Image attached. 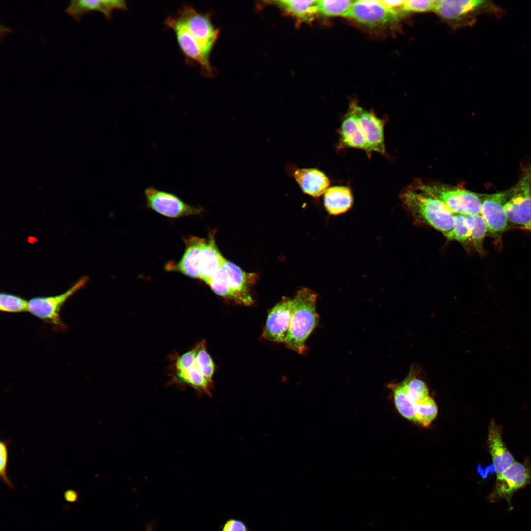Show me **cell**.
Segmentation results:
<instances>
[{
	"label": "cell",
	"instance_id": "28",
	"mask_svg": "<svg viewBox=\"0 0 531 531\" xmlns=\"http://www.w3.org/2000/svg\"><path fill=\"white\" fill-rule=\"evenodd\" d=\"M416 418L417 422L427 427L436 418L438 409L434 400L429 397L427 399L415 402Z\"/></svg>",
	"mask_w": 531,
	"mask_h": 531
},
{
	"label": "cell",
	"instance_id": "3",
	"mask_svg": "<svg viewBox=\"0 0 531 531\" xmlns=\"http://www.w3.org/2000/svg\"><path fill=\"white\" fill-rule=\"evenodd\" d=\"M412 188L440 201L455 214L476 215L481 214L483 194L461 186L425 183L416 181Z\"/></svg>",
	"mask_w": 531,
	"mask_h": 531
},
{
	"label": "cell",
	"instance_id": "13",
	"mask_svg": "<svg viewBox=\"0 0 531 531\" xmlns=\"http://www.w3.org/2000/svg\"><path fill=\"white\" fill-rule=\"evenodd\" d=\"M165 25L174 33L180 51L186 60L189 63H197L205 73L210 75L212 69L209 58L203 53L177 17L174 14L169 16L165 21Z\"/></svg>",
	"mask_w": 531,
	"mask_h": 531
},
{
	"label": "cell",
	"instance_id": "15",
	"mask_svg": "<svg viewBox=\"0 0 531 531\" xmlns=\"http://www.w3.org/2000/svg\"><path fill=\"white\" fill-rule=\"evenodd\" d=\"M292 307V299L284 298L270 310L262 333L264 339L284 343L290 328Z\"/></svg>",
	"mask_w": 531,
	"mask_h": 531
},
{
	"label": "cell",
	"instance_id": "34",
	"mask_svg": "<svg viewBox=\"0 0 531 531\" xmlns=\"http://www.w3.org/2000/svg\"><path fill=\"white\" fill-rule=\"evenodd\" d=\"M219 531H251L247 524L236 518L227 519L219 527Z\"/></svg>",
	"mask_w": 531,
	"mask_h": 531
},
{
	"label": "cell",
	"instance_id": "25",
	"mask_svg": "<svg viewBox=\"0 0 531 531\" xmlns=\"http://www.w3.org/2000/svg\"><path fill=\"white\" fill-rule=\"evenodd\" d=\"M393 394L394 402L399 413L407 419L416 421L415 402L408 396L403 383L390 384Z\"/></svg>",
	"mask_w": 531,
	"mask_h": 531
},
{
	"label": "cell",
	"instance_id": "31",
	"mask_svg": "<svg viewBox=\"0 0 531 531\" xmlns=\"http://www.w3.org/2000/svg\"><path fill=\"white\" fill-rule=\"evenodd\" d=\"M487 233V225L482 215L481 214L474 215L471 243L472 247L480 254L484 251V239Z\"/></svg>",
	"mask_w": 531,
	"mask_h": 531
},
{
	"label": "cell",
	"instance_id": "9",
	"mask_svg": "<svg viewBox=\"0 0 531 531\" xmlns=\"http://www.w3.org/2000/svg\"><path fill=\"white\" fill-rule=\"evenodd\" d=\"M144 196L147 206L164 216L178 218L202 213V208L186 203L176 194L153 186L146 188Z\"/></svg>",
	"mask_w": 531,
	"mask_h": 531
},
{
	"label": "cell",
	"instance_id": "37",
	"mask_svg": "<svg viewBox=\"0 0 531 531\" xmlns=\"http://www.w3.org/2000/svg\"><path fill=\"white\" fill-rule=\"evenodd\" d=\"M477 471L478 473L483 479H486L489 474L486 467L485 468H483L481 467V465L480 464H479L477 467Z\"/></svg>",
	"mask_w": 531,
	"mask_h": 531
},
{
	"label": "cell",
	"instance_id": "38",
	"mask_svg": "<svg viewBox=\"0 0 531 531\" xmlns=\"http://www.w3.org/2000/svg\"><path fill=\"white\" fill-rule=\"evenodd\" d=\"M521 229H522L523 230H526L531 231V222L530 223H529L528 224H527V225L524 226V227H522Z\"/></svg>",
	"mask_w": 531,
	"mask_h": 531
},
{
	"label": "cell",
	"instance_id": "36",
	"mask_svg": "<svg viewBox=\"0 0 531 531\" xmlns=\"http://www.w3.org/2000/svg\"><path fill=\"white\" fill-rule=\"evenodd\" d=\"M64 498L68 502L75 503L79 499V494L73 489H68L64 493Z\"/></svg>",
	"mask_w": 531,
	"mask_h": 531
},
{
	"label": "cell",
	"instance_id": "30",
	"mask_svg": "<svg viewBox=\"0 0 531 531\" xmlns=\"http://www.w3.org/2000/svg\"><path fill=\"white\" fill-rule=\"evenodd\" d=\"M409 398L414 402L423 401L429 397V392L425 383L421 379L413 377L403 381Z\"/></svg>",
	"mask_w": 531,
	"mask_h": 531
},
{
	"label": "cell",
	"instance_id": "6",
	"mask_svg": "<svg viewBox=\"0 0 531 531\" xmlns=\"http://www.w3.org/2000/svg\"><path fill=\"white\" fill-rule=\"evenodd\" d=\"M89 279L88 276H82L68 290L59 295L30 299L29 301V312L50 324L55 330H66L67 327L60 317L61 309L74 294L86 286Z\"/></svg>",
	"mask_w": 531,
	"mask_h": 531
},
{
	"label": "cell",
	"instance_id": "5",
	"mask_svg": "<svg viewBox=\"0 0 531 531\" xmlns=\"http://www.w3.org/2000/svg\"><path fill=\"white\" fill-rule=\"evenodd\" d=\"M197 345L182 354L171 355L168 368L170 385L189 386L201 393L211 394L212 384L203 375L196 359Z\"/></svg>",
	"mask_w": 531,
	"mask_h": 531
},
{
	"label": "cell",
	"instance_id": "10",
	"mask_svg": "<svg viewBox=\"0 0 531 531\" xmlns=\"http://www.w3.org/2000/svg\"><path fill=\"white\" fill-rule=\"evenodd\" d=\"M496 9L486 0H437L434 11L450 23L460 25L472 21L473 17L481 12Z\"/></svg>",
	"mask_w": 531,
	"mask_h": 531
},
{
	"label": "cell",
	"instance_id": "27",
	"mask_svg": "<svg viewBox=\"0 0 531 531\" xmlns=\"http://www.w3.org/2000/svg\"><path fill=\"white\" fill-rule=\"evenodd\" d=\"M0 310L1 312L11 313L29 312V301L17 295L1 292Z\"/></svg>",
	"mask_w": 531,
	"mask_h": 531
},
{
	"label": "cell",
	"instance_id": "29",
	"mask_svg": "<svg viewBox=\"0 0 531 531\" xmlns=\"http://www.w3.org/2000/svg\"><path fill=\"white\" fill-rule=\"evenodd\" d=\"M196 361L204 377L211 384L215 371L213 360L207 351L204 340L197 344Z\"/></svg>",
	"mask_w": 531,
	"mask_h": 531
},
{
	"label": "cell",
	"instance_id": "17",
	"mask_svg": "<svg viewBox=\"0 0 531 531\" xmlns=\"http://www.w3.org/2000/svg\"><path fill=\"white\" fill-rule=\"evenodd\" d=\"M286 171L288 176L296 181L303 193L312 197H320L329 187L328 177L318 169L301 168L288 163Z\"/></svg>",
	"mask_w": 531,
	"mask_h": 531
},
{
	"label": "cell",
	"instance_id": "33",
	"mask_svg": "<svg viewBox=\"0 0 531 531\" xmlns=\"http://www.w3.org/2000/svg\"><path fill=\"white\" fill-rule=\"evenodd\" d=\"M437 0H405L401 9L402 14L412 12H426L434 11Z\"/></svg>",
	"mask_w": 531,
	"mask_h": 531
},
{
	"label": "cell",
	"instance_id": "16",
	"mask_svg": "<svg viewBox=\"0 0 531 531\" xmlns=\"http://www.w3.org/2000/svg\"><path fill=\"white\" fill-rule=\"evenodd\" d=\"M355 116L371 154L373 151L384 155V122L374 113L353 103Z\"/></svg>",
	"mask_w": 531,
	"mask_h": 531
},
{
	"label": "cell",
	"instance_id": "26",
	"mask_svg": "<svg viewBox=\"0 0 531 531\" xmlns=\"http://www.w3.org/2000/svg\"><path fill=\"white\" fill-rule=\"evenodd\" d=\"M354 0H317L319 14L326 17H347Z\"/></svg>",
	"mask_w": 531,
	"mask_h": 531
},
{
	"label": "cell",
	"instance_id": "24",
	"mask_svg": "<svg viewBox=\"0 0 531 531\" xmlns=\"http://www.w3.org/2000/svg\"><path fill=\"white\" fill-rule=\"evenodd\" d=\"M474 215L455 214L453 228L444 234L450 240L456 241L465 248L472 246L471 236L473 230Z\"/></svg>",
	"mask_w": 531,
	"mask_h": 531
},
{
	"label": "cell",
	"instance_id": "19",
	"mask_svg": "<svg viewBox=\"0 0 531 531\" xmlns=\"http://www.w3.org/2000/svg\"><path fill=\"white\" fill-rule=\"evenodd\" d=\"M339 147L362 150L368 157L371 156V154L357 121L353 103L342 119L339 129Z\"/></svg>",
	"mask_w": 531,
	"mask_h": 531
},
{
	"label": "cell",
	"instance_id": "8",
	"mask_svg": "<svg viewBox=\"0 0 531 531\" xmlns=\"http://www.w3.org/2000/svg\"><path fill=\"white\" fill-rule=\"evenodd\" d=\"M174 14L203 53L209 58L219 31L213 26L209 16L185 4Z\"/></svg>",
	"mask_w": 531,
	"mask_h": 531
},
{
	"label": "cell",
	"instance_id": "11",
	"mask_svg": "<svg viewBox=\"0 0 531 531\" xmlns=\"http://www.w3.org/2000/svg\"><path fill=\"white\" fill-rule=\"evenodd\" d=\"M402 15L387 8L380 0H366L354 1L346 17L363 25L376 28L393 23Z\"/></svg>",
	"mask_w": 531,
	"mask_h": 531
},
{
	"label": "cell",
	"instance_id": "14",
	"mask_svg": "<svg viewBox=\"0 0 531 531\" xmlns=\"http://www.w3.org/2000/svg\"><path fill=\"white\" fill-rule=\"evenodd\" d=\"M531 482L530 465L514 461L504 472L497 475L493 498H505L510 501L512 494Z\"/></svg>",
	"mask_w": 531,
	"mask_h": 531
},
{
	"label": "cell",
	"instance_id": "4",
	"mask_svg": "<svg viewBox=\"0 0 531 531\" xmlns=\"http://www.w3.org/2000/svg\"><path fill=\"white\" fill-rule=\"evenodd\" d=\"M254 276L226 260L222 267L213 276L208 285L217 295L236 303L250 306L253 303L250 285Z\"/></svg>",
	"mask_w": 531,
	"mask_h": 531
},
{
	"label": "cell",
	"instance_id": "39",
	"mask_svg": "<svg viewBox=\"0 0 531 531\" xmlns=\"http://www.w3.org/2000/svg\"><path fill=\"white\" fill-rule=\"evenodd\" d=\"M152 526L151 525H148L147 526L145 531H152Z\"/></svg>",
	"mask_w": 531,
	"mask_h": 531
},
{
	"label": "cell",
	"instance_id": "22",
	"mask_svg": "<svg viewBox=\"0 0 531 531\" xmlns=\"http://www.w3.org/2000/svg\"><path fill=\"white\" fill-rule=\"evenodd\" d=\"M323 195L324 207L331 215L343 214L347 212L352 205V192L347 186L329 187Z\"/></svg>",
	"mask_w": 531,
	"mask_h": 531
},
{
	"label": "cell",
	"instance_id": "2",
	"mask_svg": "<svg viewBox=\"0 0 531 531\" xmlns=\"http://www.w3.org/2000/svg\"><path fill=\"white\" fill-rule=\"evenodd\" d=\"M400 198L405 208L417 223L427 225L443 234L453 228L455 214L434 197L412 188L403 192Z\"/></svg>",
	"mask_w": 531,
	"mask_h": 531
},
{
	"label": "cell",
	"instance_id": "18",
	"mask_svg": "<svg viewBox=\"0 0 531 531\" xmlns=\"http://www.w3.org/2000/svg\"><path fill=\"white\" fill-rule=\"evenodd\" d=\"M127 8L126 1L124 0H73L65 11L76 21H79L87 13L95 11L101 13L106 19L110 20L115 10Z\"/></svg>",
	"mask_w": 531,
	"mask_h": 531
},
{
	"label": "cell",
	"instance_id": "1",
	"mask_svg": "<svg viewBox=\"0 0 531 531\" xmlns=\"http://www.w3.org/2000/svg\"><path fill=\"white\" fill-rule=\"evenodd\" d=\"M316 300V293L307 288L298 291L292 299L290 326L284 344L299 354L304 353L306 341L318 323Z\"/></svg>",
	"mask_w": 531,
	"mask_h": 531
},
{
	"label": "cell",
	"instance_id": "21",
	"mask_svg": "<svg viewBox=\"0 0 531 531\" xmlns=\"http://www.w3.org/2000/svg\"><path fill=\"white\" fill-rule=\"evenodd\" d=\"M226 261L216 246L214 236L211 235L209 239H205L198 258L199 279L208 285Z\"/></svg>",
	"mask_w": 531,
	"mask_h": 531
},
{
	"label": "cell",
	"instance_id": "7",
	"mask_svg": "<svg viewBox=\"0 0 531 531\" xmlns=\"http://www.w3.org/2000/svg\"><path fill=\"white\" fill-rule=\"evenodd\" d=\"M505 209L509 223L520 228L531 222V163L523 166L518 181L509 189Z\"/></svg>",
	"mask_w": 531,
	"mask_h": 531
},
{
	"label": "cell",
	"instance_id": "12",
	"mask_svg": "<svg viewBox=\"0 0 531 531\" xmlns=\"http://www.w3.org/2000/svg\"><path fill=\"white\" fill-rule=\"evenodd\" d=\"M509 196V189L490 194H483L481 214L485 220L488 233L496 238L509 228L505 206Z\"/></svg>",
	"mask_w": 531,
	"mask_h": 531
},
{
	"label": "cell",
	"instance_id": "23",
	"mask_svg": "<svg viewBox=\"0 0 531 531\" xmlns=\"http://www.w3.org/2000/svg\"><path fill=\"white\" fill-rule=\"evenodd\" d=\"M268 2L300 21L310 22L319 14L317 0H278Z\"/></svg>",
	"mask_w": 531,
	"mask_h": 531
},
{
	"label": "cell",
	"instance_id": "20",
	"mask_svg": "<svg viewBox=\"0 0 531 531\" xmlns=\"http://www.w3.org/2000/svg\"><path fill=\"white\" fill-rule=\"evenodd\" d=\"M502 436V427L492 419L488 427V444L496 475L504 472L515 461Z\"/></svg>",
	"mask_w": 531,
	"mask_h": 531
},
{
	"label": "cell",
	"instance_id": "32",
	"mask_svg": "<svg viewBox=\"0 0 531 531\" xmlns=\"http://www.w3.org/2000/svg\"><path fill=\"white\" fill-rule=\"evenodd\" d=\"M10 440H1L0 442V478L1 481L9 489L14 490L15 486L9 478L7 467L9 460L8 446Z\"/></svg>",
	"mask_w": 531,
	"mask_h": 531
},
{
	"label": "cell",
	"instance_id": "35",
	"mask_svg": "<svg viewBox=\"0 0 531 531\" xmlns=\"http://www.w3.org/2000/svg\"><path fill=\"white\" fill-rule=\"evenodd\" d=\"M380 2L383 4L387 8L394 11L397 13H399L403 15L401 13V9L404 4L405 0H380Z\"/></svg>",
	"mask_w": 531,
	"mask_h": 531
}]
</instances>
